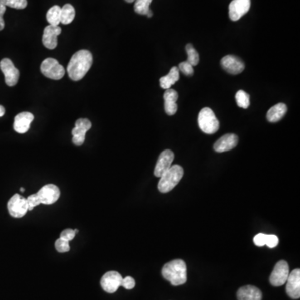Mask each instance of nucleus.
<instances>
[{
  "label": "nucleus",
  "mask_w": 300,
  "mask_h": 300,
  "mask_svg": "<svg viewBox=\"0 0 300 300\" xmlns=\"http://www.w3.org/2000/svg\"><path fill=\"white\" fill-rule=\"evenodd\" d=\"M93 64V55L89 50L76 52L69 61L67 71L69 77L74 81L81 80L89 72Z\"/></svg>",
  "instance_id": "nucleus-1"
},
{
  "label": "nucleus",
  "mask_w": 300,
  "mask_h": 300,
  "mask_svg": "<svg viewBox=\"0 0 300 300\" xmlns=\"http://www.w3.org/2000/svg\"><path fill=\"white\" fill-rule=\"evenodd\" d=\"M162 276L174 286L182 285L187 281V268L182 259H175L165 263Z\"/></svg>",
  "instance_id": "nucleus-2"
},
{
  "label": "nucleus",
  "mask_w": 300,
  "mask_h": 300,
  "mask_svg": "<svg viewBox=\"0 0 300 300\" xmlns=\"http://www.w3.org/2000/svg\"><path fill=\"white\" fill-rule=\"evenodd\" d=\"M184 175V170L180 165H173L163 174L158 184L160 192H170L179 184Z\"/></svg>",
  "instance_id": "nucleus-3"
},
{
  "label": "nucleus",
  "mask_w": 300,
  "mask_h": 300,
  "mask_svg": "<svg viewBox=\"0 0 300 300\" xmlns=\"http://www.w3.org/2000/svg\"><path fill=\"white\" fill-rule=\"evenodd\" d=\"M198 123L200 129L207 134H214L219 130V120L210 108L201 109L198 117Z\"/></svg>",
  "instance_id": "nucleus-4"
},
{
  "label": "nucleus",
  "mask_w": 300,
  "mask_h": 300,
  "mask_svg": "<svg viewBox=\"0 0 300 300\" xmlns=\"http://www.w3.org/2000/svg\"><path fill=\"white\" fill-rule=\"evenodd\" d=\"M40 70L45 77L54 80L61 79L65 74L64 67L59 64L57 59L53 58L45 59L41 64Z\"/></svg>",
  "instance_id": "nucleus-5"
},
{
  "label": "nucleus",
  "mask_w": 300,
  "mask_h": 300,
  "mask_svg": "<svg viewBox=\"0 0 300 300\" xmlns=\"http://www.w3.org/2000/svg\"><path fill=\"white\" fill-rule=\"evenodd\" d=\"M8 211L14 218H22L29 211L27 200L19 194H15L8 202Z\"/></svg>",
  "instance_id": "nucleus-6"
},
{
  "label": "nucleus",
  "mask_w": 300,
  "mask_h": 300,
  "mask_svg": "<svg viewBox=\"0 0 300 300\" xmlns=\"http://www.w3.org/2000/svg\"><path fill=\"white\" fill-rule=\"evenodd\" d=\"M289 275V267L286 261L280 260L276 263L273 272L271 273L269 282L275 287H279L286 283Z\"/></svg>",
  "instance_id": "nucleus-7"
},
{
  "label": "nucleus",
  "mask_w": 300,
  "mask_h": 300,
  "mask_svg": "<svg viewBox=\"0 0 300 300\" xmlns=\"http://www.w3.org/2000/svg\"><path fill=\"white\" fill-rule=\"evenodd\" d=\"M0 69L5 75V84L8 86H15L20 79V71L10 59H3L0 62Z\"/></svg>",
  "instance_id": "nucleus-8"
},
{
  "label": "nucleus",
  "mask_w": 300,
  "mask_h": 300,
  "mask_svg": "<svg viewBox=\"0 0 300 300\" xmlns=\"http://www.w3.org/2000/svg\"><path fill=\"white\" fill-rule=\"evenodd\" d=\"M123 277L116 271H109L101 278V286L108 293H115L120 287Z\"/></svg>",
  "instance_id": "nucleus-9"
},
{
  "label": "nucleus",
  "mask_w": 300,
  "mask_h": 300,
  "mask_svg": "<svg viewBox=\"0 0 300 300\" xmlns=\"http://www.w3.org/2000/svg\"><path fill=\"white\" fill-rule=\"evenodd\" d=\"M251 0H233L229 6V18L238 21L250 10Z\"/></svg>",
  "instance_id": "nucleus-10"
},
{
  "label": "nucleus",
  "mask_w": 300,
  "mask_h": 300,
  "mask_svg": "<svg viewBox=\"0 0 300 300\" xmlns=\"http://www.w3.org/2000/svg\"><path fill=\"white\" fill-rule=\"evenodd\" d=\"M38 196L40 198V202L42 204L50 205L57 202L60 196V190L56 185H46L43 186L39 192L37 193Z\"/></svg>",
  "instance_id": "nucleus-11"
},
{
  "label": "nucleus",
  "mask_w": 300,
  "mask_h": 300,
  "mask_svg": "<svg viewBox=\"0 0 300 300\" xmlns=\"http://www.w3.org/2000/svg\"><path fill=\"white\" fill-rule=\"evenodd\" d=\"M175 159L174 153L170 149L163 151L159 156L157 163L155 165V174L156 177L160 178L164 173L166 172L172 166L173 160Z\"/></svg>",
  "instance_id": "nucleus-12"
},
{
  "label": "nucleus",
  "mask_w": 300,
  "mask_h": 300,
  "mask_svg": "<svg viewBox=\"0 0 300 300\" xmlns=\"http://www.w3.org/2000/svg\"><path fill=\"white\" fill-rule=\"evenodd\" d=\"M221 66L230 74H239L244 71V62L234 55H226L221 59Z\"/></svg>",
  "instance_id": "nucleus-13"
},
{
  "label": "nucleus",
  "mask_w": 300,
  "mask_h": 300,
  "mask_svg": "<svg viewBox=\"0 0 300 300\" xmlns=\"http://www.w3.org/2000/svg\"><path fill=\"white\" fill-rule=\"evenodd\" d=\"M286 292L291 298L298 299L300 298V269L296 268L289 273L287 279Z\"/></svg>",
  "instance_id": "nucleus-14"
},
{
  "label": "nucleus",
  "mask_w": 300,
  "mask_h": 300,
  "mask_svg": "<svg viewBox=\"0 0 300 300\" xmlns=\"http://www.w3.org/2000/svg\"><path fill=\"white\" fill-rule=\"evenodd\" d=\"M61 28L49 25L45 27L43 35V44L49 50H54L58 45V36L61 34Z\"/></svg>",
  "instance_id": "nucleus-15"
},
{
  "label": "nucleus",
  "mask_w": 300,
  "mask_h": 300,
  "mask_svg": "<svg viewBox=\"0 0 300 300\" xmlns=\"http://www.w3.org/2000/svg\"><path fill=\"white\" fill-rule=\"evenodd\" d=\"M239 142V138L236 134L234 133H227L225 135L222 136L215 142L214 149L218 153H224L236 147Z\"/></svg>",
  "instance_id": "nucleus-16"
},
{
  "label": "nucleus",
  "mask_w": 300,
  "mask_h": 300,
  "mask_svg": "<svg viewBox=\"0 0 300 300\" xmlns=\"http://www.w3.org/2000/svg\"><path fill=\"white\" fill-rule=\"evenodd\" d=\"M35 116L29 112H22L15 116L14 129L18 133H25L29 131Z\"/></svg>",
  "instance_id": "nucleus-17"
},
{
  "label": "nucleus",
  "mask_w": 300,
  "mask_h": 300,
  "mask_svg": "<svg viewBox=\"0 0 300 300\" xmlns=\"http://www.w3.org/2000/svg\"><path fill=\"white\" fill-rule=\"evenodd\" d=\"M178 93L172 89H166L164 94L165 99V110L168 115H174L177 112Z\"/></svg>",
  "instance_id": "nucleus-18"
},
{
  "label": "nucleus",
  "mask_w": 300,
  "mask_h": 300,
  "mask_svg": "<svg viewBox=\"0 0 300 300\" xmlns=\"http://www.w3.org/2000/svg\"><path fill=\"white\" fill-rule=\"evenodd\" d=\"M237 298L239 300H262L263 294L257 287L247 285L239 288Z\"/></svg>",
  "instance_id": "nucleus-19"
},
{
  "label": "nucleus",
  "mask_w": 300,
  "mask_h": 300,
  "mask_svg": "<svg viewBox=\"0 0 300 300\" xmlns=\"http://www.w3.org/2000/svg\"><path fill=\"white\" fill-rule=\"evenodd\" d=\"M288 108L284 103H278L273 106L267 113V119L270 123H276L281 120L287 113Z\"/></svg>",
  "instance_id": "nucleus-20"
},
{
  "label": "nucleus",
  "mask_w": 300,
  "mask_h": 300,
  "mask_svg": "<svg viewBox=\"0 0 300 300\" xmlns=\"http://www.w3.org/2000/svg\"><path fill=\"white\" fill-rule=\"evenodd\" d=\"M179 79H180V70L177 67H173L167 75L160 78V87L164 89H170V87L172 86L173 84H175Z\"/></svg>",
  "instance_id": "nucleus-21"
},
{
  "label": "nucleus",
  "mask_w": 300,
  "mask_h": 300,
  "mask_svg": "<svg viewBox=\"0 0 300 300\" xmlns=\"http://www.w3.org/2000/svg\"><path fill=\"white\" fill-rule=\"evenodd\" d=\"M46 19L50 25L59 26L61 23V8L59 5H54L48 10Z\"/></svg>",
  "instance_id": "nucleus-22"
},
{
  "label": "nucleus",
  "mask_w": 300,
  "mask_h": 300,
  "mask_svg": "<svg viewBox=\"0 0 300 300\" xmlns=\"http://www.w3.org/2000/svg\"><path fill=\"white\" fill-rule=\"evenodd\" d=\"M75 18V10L74 6L66 4L61 8V23L63 25H69Z\"/></svg>",
  "instance_id": "nucleus-23"
},
{
  "label": "nucleus",
  "mask_w": 300,
  "mask_h": 300,
  "mask_svg": "<svg viewBox=\"0 0 300 300\" xmlns=\"http://www.w3.org/2000/svg\"><path fill=\"white\" fill-rule=\"evenodd\" d=\"M134 11L138 15H147L148 18L153 16V13L150 10V5L152 0H135L134 1Z\"/></svg>",
  "instance_id": "nucleus-24"
},
{
  "label": "nucleus",
  "mask_w": 300,
  "mask_h": 300,
  "mask_svg": "<svg viewBox=\"0 0 300 300\" xmlns=\"http://www.w3.org/2000/svg\"><path fill=\"white\" fill-rule=\"evenodd\" d=\"M87 131L84 128L79 126H75L73 130H72V135H73V143L76 146H81L84 144L85 141V136H86Z\"/></svg>",
  "instance_id": "nucleus-25"
},
{
  "label": "nucleus",
  "mask_w": 300,
  "mask_h": 300,
  "mask_svg": "<svg viewBox=\"0 0 300 300\" xmlns=\"http://www.w3.org/2000/svg\"><path fill=\"white\" fill-rule=\"evenodd\" d=\"M185 50H186L188 54L187 60L186 61L189 64H191L192 66H196L199 64V62H200V56H199L198 52L196 51L195 48L193 47V45H190V44L186 45Z\"/></svg>",
  "instance_id": "nucleus-26"
},
{
  "label": "nucleus",
  "mask_w": 300,
  "mask_h": 300,
  "mask_svg": "<svg viewBox=\"0 0 300 300\" xmlns=\"http://www.w3.org/2000/svg\"><path fill=\"white\" fill-rule=\"evenodd\" d=\"M236 103L239 107L243 108H248L250 104V97L244 90H239L235 95Z\"/></svg>",
  "instance_id": "nucleus-27"
},
{
  "label": "nucleus",
  "mask_w": 300,
  "mask_h": 300,
  "mask_svg": "<svg viewBox=\"0 0 300 300\" xmlns=\"http://www.w3.org/2000/svg\"><path fill=\"white\" fill-rule=\"evenodd\" d=\"M5 7L13 8L16 10H23L27 6V0H0Z\"/></svg>",
  "instance_id": "nucleus-28"
},
{
  "label": "nucleus",
  "mask_w": 300,
  "mask_h": 300,
  "mask_svg": "<svg viewBox=\"0 0 300 300\" xmlns=\"http://www.w3.org/2000/svg\"><path fill=\"white\" fill-rule=\"evenodd\" d=\"M55 249L59 252V253H66L70 250V246H69V242L64 241L63 239H57L55 242Z\"/></svg>",
  "instance_id": "nucleus-29"
},
{
  "label": "nucleus",
  "mask_w": 300,
  "mask_h": 300,
  "mask_svg": "<svg viewBox=\"0 0 300 300\" xmlns=\"http://www.w3.org/2000/svg\"><path fill=\"white\" fill-rule=\"evenodd\" d=\"M27 200L28 208H29V211H32L33 209H35V207L41 204L40 198L38 196L37 193L31 195L26 199Z\"/></svg>",
  "instance_id": "nucleus-30"
},
{
  "label": "nucleus",
  "mask_w": 300,
  "mask_h": 300,
  "mask_svg": "<svg viewBox=\"0 0 300 300\" xmlns=\"http://www.w3.org/2000/svg\"><path fill=\"white\" fill-rule=\"evenodd\" d=\"M179 70L182 72L186 76H192L194 74V68L187 61L182 62L179 64Z\"/></svg>",
  "instance_id": "nucleus-31"
},
{
  "label": "nucleus",
  "mask_w": 300,
  "mask_h": 300,
  "mask_svg": "<svg viewBox=\"0 0 300 300\" xmlns=\"http://www.w3.org/2000/svg\"><path fill=\"white\" fill-rule=\"evenodd\" d=\"M75 235H76V233L74 231V229H66L61 232L59 238L64 241L69 242L74 239Z\"/></svg>",
  "instance_id": "nucleus-32"
},
{
  "label": "nucleus",
  "mask_w": 300,
  "mask_h": 300,
  "mask_svg": "<svg viewBox=\"0 0 300 300\" xmlns=\"http://www.w3.org/2000/svg\"><path fill=\"white\" fill-rule=\"evenodd\" d=\"M278 237L274 235V234H269V235H266V243L265 245L270 248V249H273L277 247L278 244Z\"/></svg>",
  "instance_id": "nucleus-33"
},
{
  "label": "nucleus",
  "mask_w": 300,
  "mask_h": 300,
  "mask_svg": "<svg viewBox=\"0 0 300 300\" xmlns=\"http://www.w3.org/2000/svg\"><path fill=\"white\" fill-rule=\"evenodd\" d=\"M121 286L126 289H133L135 287V280L130 276H128V277L123 278Z\"/></svg>",
  "instance_id": "nucleus-34"
},
{
  "label": "nucleus",
  "mask_w": 300,
  "mask_h": 300,
  "mask_svg": "<svg viewBox=\"0 0 300 300\" xmlns=\"http://www.w3.org/2000/svg\"><path fill=\"white\" fill-rule=\"evenodd\" d=\"M75 126H79L81 128H84L85 130L89 131L92 127V123L89 119L87 118H79L76 121Z\"/></svg>",
  "instance_id": "nucleus-35"
},
{
  "label": "nucleus",
  "mask_w": 300,
  "mask_h": 300,
  "mask_svg": "<svg viewBox=\"0 0 300 300\" xmlns=\"http://www.w3.org/2000/svg\"><path fill=\"white\" fill-rule=\"evenodd\" d=\"M266 235L267 234H258L253 238V243H254L256 246L263 247L265 245Z\"/></svg>",
  "instance_id": "nucleus-36"
},
{
  "label": "nucleus",
  "mask_w": 300,
  "mask_h": 300,
  "mask_svg": "<svg viewBox=\"0 0 300 300\" xmlns=\"http://www.w3.org/2000/svg\"><path fill=\"white\" fill-rule=\"evenodd\" d=\"M5 11H6V7H5V5H3L2 3L0 2V15L3 16Z\"/></svg>",
  "instance_id": "nucleus-37"
},
{
  "label": "nucleus",
  "mask_w": 300,
  "mask_h": 300,
  "mask_svg": "<svg viewBox=\"0 0 300 300\" xmlns=\"http://www.w3.org/2000/svg\"><path fill=\"white\" fill-rule=\"evenodd\" d=\"M5 28V20L3 19V16L0 15V30H4Z\"/></svg>",
  "instance_id": "nucleus-38"
},
{
  "label": "nucleus",
  "mask_w": 300,
  "mask_h": 300,
  "mask_svg": "<svg viewBox=\"0 0 300 300\" xmlns=\"http://www.w3.org/2000/svg\"><path fill=\"white\" fill-rule=\"evenodd\" d=\"M5 109L2 105H0V118L3 117V116L5 115Z\"/></svg>",
  "instance_id": "nucleus-39"
},
{
  "label": "nucleus",
  "mask_w": 300,
  "mask_h": 300,
  "mask_svg": "<svg viewBox=\"0 0 300 300\" xmlns=\"http://www.w3.org/2000/svg\"><path fill=\"white\" fill-rule=\"evenodd\" d=\"M126 2H128V3H133L134 2V1H135V0H125Z\"/></svg>",
  "instance_id": "nucleus-40"
},
{
  "label": "nucleus",
  "mask_w": 300,
  "mask_h": 300,
  "mask_svg": "<svg viewBox=\"0 0 300 300\" xmlns=\"http://www.w3.org/2000/svg\"><path fill=\"white\" fill-rule=\"evenodd\" d=\"M20 191H21V192H25V189H24V188H20Z\"/></svg>",
  "instance_id": "nucleus-41"
}]
</instances>
